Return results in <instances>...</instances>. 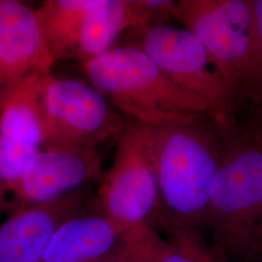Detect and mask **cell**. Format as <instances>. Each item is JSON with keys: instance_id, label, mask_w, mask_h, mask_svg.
<instances>
[{"instance_id": "1", "label": "cell", "mask_w": 262, "mask_h": 262, "mask_svg": "<svg viewBox=\"0 0 262 262\" xmlns=\"http://www.w3.org/2000/svg\"><path fill=\"white\" fill-rule=\"evenodd\" d=\"M144 126L161 208L201 231L223 152L221 131L209 115Z\"/></svg>"}, {"instance_id": "2", "label": "cell", "mask_w": 262, "mask_h": 262, "mask_svg": "<svg viewBox=\"0 0 262 262\" xmlns=\"http://www.w3.org/2000/svg\"><path fill=\"white\" fill-rule=\"evenodd\" d=\"M221 133L205 227L223 262L256 261L262 253V144L237 125Z\"/></svg>"}, {"instance_id": "3", "label": "cell", "mask_w": 262, "mask_h": 262, "mask_svg": "<svg viewBox=\"0 0 262 262\" xmlns=\"http://www.w3.org/2000/svg\"><path fill=\"white\" fill-rule=\"evenodd\" d=\"M90 84L129 120L146 125L210 116L208 104L173 83L139 48L113 46L82 63Z\"/></svg>"}, {"instance_id": "4", "label": "cell", "mask_w": 262, "mask_h": 262, "mask_svg": "<svg viewBox=\"0 0 262 262\" xmlns=\"http://www.w3.org/2000/svg\"><path fill=\"white\" fill-rule=\"evenodd\" d=\"M130 44L145 52L169 79L203 99L220 131L236 126L235 96L221 68L199 39L187 28L156 25L128 31Z\"/></svg>"}, {"instance_id": "5", "label": "cell", "mask_w": 262, "mask_h": 262, "mask_svg": "<svg viewBox=\"0 0 262 262\" xmlns=\"http://www.w3.org/2000/svg\"><path fill=\"white\" fill-rule=\"evenodd\" d=\"M111 104L89 82L45 77L37 95L42 147L97 149L118 139L126 121Z\"/></svg>"}, {"instance_id": "6", "label": "cell", "mask_w": 262, "mask_h": 262, "mask_svg": "<svg viewBox=\"0 0 262 262\" xmlns=\"http://www.w3.org/2000/svg\"><path fill=\"white\" fill-rule=\"evenodd\" d=\"M98 211L124 233L156 225L161 208L144 124L128 120L97 192Z\"/></svg>"}, {"instance_id": "7", "label": "cell", "mask_w": 262, "mask_h": 262, "mask_svg": "<svg viewBox=\"0 0 262 262\" xmlns=\"http://www.w3.org/2000/svg\"><path fill=\"white\" fill-rule=\"evenodd\" d=\"M178 19L215 58L235 96L253 49V0H180Z\"/></svg>"}, {"instance_id": "8", "label": "cell", "mask_w": 262, "mask_h": 262, "mask_svg": "<svg viewBox=\"0 0 262 262\" xmlns=\"http://www.w3.org/2000/svg\"><path fill=\"white\" fill-rule=\"evenodd\" d=\"M44 78H32L19 84L0 111V215L14 212L24 172L43 144L37 95Z\"/></svg>"}, {"instance_id": "9", "label": "cell", "mask_w": 262, "mask_h": 262, "mask_svg": "<svg viewBox=\"0 0 262 262\" xmlns=\"http://www.w3.org/2000/svg\"><path fill=\"white\" fill-rule=\"evenodd\" d=\"M97 149L41 147L29 160L15 198V210L57 200L103 179ZM13 212V213H14Z\"/></svg>"}, {"instance_id": "10", "label": "cell", "mask_w": 262, "mask_h": 262, "mask_svg": "<svg viewBox=\"0 0 262 262\" xmlns=\"http://www.w3.org/2000/svg\"><path fill=\"white\" fill-rule=\"evenodd\" d=\"M56 62L36 10L0 0V71L9 94L29 79L53 75Z\"/></svg>"}, {"instance_id": "11", "label": "cell", "mask_w": 262, "mask_h": 262, "mask_svg": "<svg viewBox=\"0 0 262 262\" xmlns=\"http://www.w3.org/2000/svg\"><path fill=\"white\" fill-rule=\"evenodd\" d=\"M85 189L16 210L0 224V262H40L59 225L84 211Z\"/></svg>"}, {"instance_id": "12", "label": "cell", "mask_w": 262, "mask_h": 262, "mask_svg": "<svg viewBox=\"0 0 262 262\" xmlns=\"http://www.w3.org/2000/svg\"><path fill=\"white\" fill-rule=\"evenodd\" d=\"M124 235L98 210H84L59 225L40 262L101 261L122 243Z\"/></svg>"}, {"instance_id": "13", "label": "cell", "mask_w": 262, "mask_h": 262, "mask_svg": "<svg viewBox=\"0 0 262 262\" xmlns=\"http://www.w3.org/2000/svg\"><path fill=\"white\" fill-rule=\"evenodd\" d=\"M149 26L140 0H97L70 59L84 63L115 46L122 33Z\"/></svg>"}, {"instance_id": "14", "label": "cell", "mask_w": 262, "mask_h": 262, "mask_svg": "<svg viewBox=\"0 0 262 262\" xmlns=\"http://www.w3.org/2000/svg\"><path fill=\"white\" fill-rule=\"evenodd\" d=\"M97 0H47L36 10L48 45L56 61L70 59L84 21Z\"/></svg>"}, {"instance_id": "15", "label": "cell", "mask_w": 262, "mask_h": 262, "mask_svg": "<svg viewBox=\"0 0 262 262\" xmlns=\"http://www.w3.org/2000/svg\"><path fill=\"white\" fill-rule=\"evenodd\" d=\"M156 224L165 232L166 239L176 245L194 262H223L215 250L201 235V231L169 215L162 208Z\"/></svg>"}, {"instance_id": "16", "label": "cell", "mask_w": 262, "mask_h": 262, "mask_svg": "<svg viewBox=\"0 0 262 262\" xmlns=\"http://www.w3.org/2000/svg\"><path fill=\"white\" fill-rule=\"evenodd\" d=\"M253 49L236 89L235 99H244L256 110H262V0H253Z\"/></svg>"}, {"instance_id": "17", "label": "cell", "mask_w": 262, "mask_h": 262, "mask_svg": "<svg viewBox=\"0 0 262 262\" xmlns=\"http://www.w3.org/2000/svg\"><path fill=\"white\" fill-rule=\"evenodd\" d=\"M150 226L126 232L122 243L99 262H147V234Z\"/></svg>"}, {"instance_id": "18", "label": "cell", "mask_w": 262, "mask_h": 262, "mask_svg": "<svg viewBox=\"0 0 262 262\" xmlns=\"http://www.w3.org/2000/svg\"><path fill=\"white\" fill-rule=\"evenodd\" d=\"M147 262L194 261L168 239H163L156 226H150L147 234Z\"/></svg>"}, {"instance_id": "19", "label": "cell", "mask_w": 262, "mask_h": 262, "mask_svg": "<svg viewBox=\"0 0 262 262\" xmlns=\"http://www.w3.org/2000/svg\"><path fill=\"white\" fill-rule=\"evenodd\" d=\"M249 131L253 136L262 141V110H258L255 113Z\"/></svg>"}, {"instance_id": "20", "label": "cell", "mask_w": 262, "mask_h": 262, "mask_svg": "<svg viewBox=\"0 0 262 262\" xmlns=\"http://www.w3.org/2000/svg\"><path fill=\"white\" fill-rule=\"evenodd\" d=\"M8 95H9V93L7 91L6 85L4 84L2 74H1V71H0V111L2 110Z\"/></svg>"}, {"instance_id": "21", "label": "cell", "mask_w": 262, "mask_h": 262, "mask_svg": "<svg viewBox=\"0 0 262 262\" xmlns=\"http://www.w3.org/2000/svg\"><path fill=\"white\" fill-rule=\"evenodd\" d=\"M257 261L262 262V253H261V255H260V256H259V258H258V259H257Z\"/></svg>"}, {"instance_id": "22", "label": "cell", "mask_w": 262, "mask_h": 262, "mask_svg": "<svg viewBox=\"0 0 262 262\" xmlns=\"http://www.w3.org/2000/svg\"><path fill=\"white\" fill-rule=\"evenodd\" d=\"M254 137H255V136H254ZM255 138H256V137H255ZM256 139H257V140L259 141V142H260V143H261V144H262V141L261 140H259V139H258V138H256Z\"/></svg>"}]
</instances>
